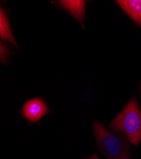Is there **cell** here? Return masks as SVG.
<instances>
[{
  "mask_svg": "<svg viewBox=\"0 0 141 159\" xmlns=\"http://www.w3.org/2000/svg\"><path fill=\"white\" fill-rule=\"evenodd\" d=\"M116 2L131 19L141 26V0H121Z\"/></svg>",
  "mask_w": 141,
  "mask_h": 159,
  "instance_id": "277c9868",
  "label": "cell"
},
{
  "mask_svg": "<svg viewBox=\"0 0 141 159\" xmlns=\"http://www.w3.org/2000/svg\"><path fill=\"white\" fill-rule=\"evenodd\" d=\"M110 127L122 132L133 144H139L141 140V111L135 99L111 122Z\"/></svg>",
  "mask_w": 141,
  "mask_h": 159,
  "instance_id": "7a4b0ae2",
  "label": "cell"
},
{
  "mask_svg": "<svg viewBox=\"0 0 141 159\" xmlns=\"http://www.w3.org/2000/svg\"><path fill=\"white\" fill-rule=\"evenodd\" d=\"M9 55V50L7 45H3L0 42V61H4Z\"/></svg>",
  "mask_w": 141,
  "mask_h": 159,
  "instance_id": "52a82bcc",
  "label": "cell"
},
{
  "mask_svg": "<svg viewBox=\"0 0 141 159\" xmlns=\"http://www.w3.org/2000/svg\"><path fill=\"white\" fill-rule=\"evenodd\" d=\"M62 5L80 22L83 23L85 16V1H59Z\"/></svg>",
  "mask_w": 141,
  "mask_h": 159,
  "instance_id": "5b68a950",
  "label": "cell"
},
{
  "mask_svg": "<svg viewBox=\"0 0 141 159\" xmlns=\"http://www.w3.org/2000/svg\"><path fill=\"white\" fill-rule=\"evenodd\" d=\"M0 36L4 41L8 40L17 46L16 42L12 34L8 19L0 8Z\"/></svg>",
  "mask_w": 141,
  "mask_h": 159,
  "instance_id": "8992f818",
  "label": "cell"
},
{
  "mask_svg": "<svg viewBox=\"0 0 141 159\" xmlns=\"http://www.w3.org/2000/svg\"><path fill=\"white\" fill-rule=\"evenodd\" d=\"M94 134L100 152L108 159H130L126 139L117 132H109L100 123L94 124Z\"/></svg>",
  "mask_w": 141,
  "mask_h": 159,
  "instance_id": "6da1fadb",
  "label": "cell"
},
{
  "mask_svg": "<svg viewBox=\"0 0 141 159\" xmlns=\"http://www.w3.org/2000/svg\"><path fill=\"white\" fill-rule=\"evenodd\" d=\"M48 112L49 110L46 104L37 98L25 102L22 110V114L24 117L32 122L38 121Z\"/></svg>",
  "mask_w": 141,
  "mask_h": 159,
  "instance_id": "3957f363",
  "label": "cell"
},
{
  "mask_svg": "<svg viewBox=\"0 0 141 159\" xmlns=\"http://www.w3.org/2000/svg\"><path fill=\"white\" fill-rule=\"evenodd\" d=\"M89 159H99V158H98L97 155L96 154H95L94 155H93L92 157H90Z\"/></svg>",
  "mask_w": 141,
  "mask_h": 159,
  "instance_id": "ba28073f",
  "label": "cell"
}]
</instances>
